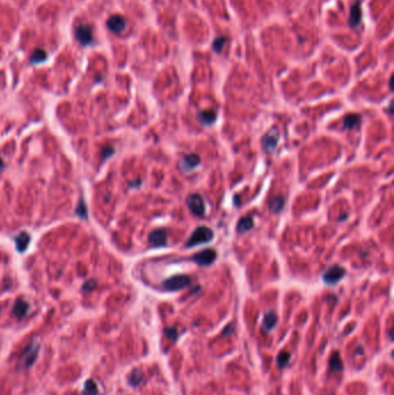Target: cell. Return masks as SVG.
<instances>
[{"mask_svg":"<svg viewBox=\"0 0 394 395\" xmlns=\"http://www.w3.org/2000/svg\"><path fill=\"white\" fill-rule=\"evenodd\" d=\"M77 42L83 47H88L93 43V28L90 25H80L75 29Z\"/></svg>","mask_w":394,"mask_h":395,"instance_id":"obj_5","label":"cell"},{"mask_svg":"<svg viewBox=\"0 0 394 395\" xmlns=\"http://www.w3.org/2000/svg\"><path fill=\"white\" fill-rule=\"evenodd\" d=\"M164 334L168 339H170L171 341H176L178 339V333H177V329L175 327H169V328L164 329Z\"/></svg>","mask_w":394,"mask_h":395,"instance_id":"obj_26","label":"cell"},{"mask_svg":"<svg viewBox=\"0 0 394 395\" xmlns=\"http://www.w3.org/2000/svg\"><path fill=\"white\" fill-rule=\"evenodd\" d=\"M361 122V116L356 115V113H350V115H347L344 119V127L345 128H354L360 124Z\"/></svg>","mask_w":394,"mask_h":395,"instance_id":"obj_18","label":"cell"},{"mask_svg":"<svg viewBox=\"0 0 394 395\" xmlns=\"http://www.w3.org/2000/svg\"><path fill=\"white\" fill-rule=\"evenodd\" d=\"M289 359H290V354H289V352H287V351L280 352L279 356H277V365H279V367H280L281 369L286 368V365L288 364Z\"/></svg>","mask_w":394,"mask_h":395,"instance_id":"obj_25","label":"cell"},{"mask_svg":"<svg viewBox=\"0 0 394 395\" xmlns=\"http://www.w3.org/2000/svg\"><path fill=\"white\" fill-rule=\"evenodd\" d=\"M150 244L155 247H161L167 244V232L163 229H156L150 232L149 235Z\"/></svg>","mask_w":394,"mask_h":395,"instance_id":"obj_10","label":"cell"},{"mask_svg":"<svg viewBox=\"0 0 394 395\" xmlns=\"http://www.w3.org/2000/svg\"><path fill=\"white\" fill-rule=\"evenodd\" d=\"M95 286H96L95 281L89 280V281H87L85 284H83V289L87 290V291H90V290H93L94 288H95Z\"/></svg>","mask_w":394,"mask_h":395,"instance_id":"obj_29","label":"cell"},{"mask_svg":"<svg viewBox=\"0 0 394 395\" xmlns=\"http://www.w3.org/2000/svg\"><path fill=\"white\" fill-rule=\"evenodd\" d=\"M76 214L80 216L81 219H86L87 218V207H86V203L82 201L79 202V205H77V208H76Z\"/></svg>","mask_w":394,"mask_h":395,"instance_id":"obj_27","label":"cell"},{"mask_svg":"<svg viewBox=\"0 0 394 395\" xmlns=\"http://www.w3.org/2000/svg\"><path fill=\"white\" fill-rule=\"evenodd\" d=\"M329 367L333 371H341L342 368H344V365H342V361L340 358V355L338 354V352H335V354L332 356L331 361H329Z\"/></svg>","mask_w":394,"mask_h":395,"instance_id":"obj_23","label":"cell"},{"mask_svg":"<svg viewBox=\"0 0 394 395\" xmlns=\"http://www.w3.org/2000/svg\"><path fill=\"white\" fill-rule=\"evenodd\" d=\"M29 243H30V236L27 232L24 231L21 234L18 235V237L15 238V244H17V250L19 252H25L27 250Z\"/></svg>","mask_w":394,"mask_h":395,"instance_id":"obj_14","label":"cell"},{"mask_svg":"<svg viewBox=\"0 0 394 395\" xmlns=\"http://www.w3.org/2000/svg\"><path fill=\"white\" fill-rule=\"evenodd\" d=\"M187 207L196 216H203L206 213V206L200 194L193 193L187 198Z\"/></svg>","mask_w":394,"mask_h":395,"instance_id":"obj_3","label":"cell"},{"mask_svg":"<svg viewBox=\"0 0 394 395\" xmlns=\"http://www.w3.org/2000/svg\"><path fill=\"white\" fill-rule=\"evenodd\" d=\"M283 207H285V199H283V197H275L270 201V208L272 212L279 213L283 209Z\"/></svg>","mask_w":394,"mask_h":395,"instance_id":"obj_21","label":"cell"},{"mask_svg":"<svg viewBox=\"0 0 394 395\" xmlns=\"http://www.w3.org/2000/svg\"><path fill=\"white\" fill-rule=\"evenodd\" d=\"M253 228V220L252 218H243L240 220V222H238L237 224V231L240 232V234H243V232H246L248 230H251Z\"/></svg>","mask_w":394,"mask_h":395,"instance_id":"obj_20","label":"cell"},{"mask_svg":"<svg viewBox=\"0 0 394 395\" xmlns=\"http://www.w3.org/2000/svg\"><path fill=\"white\" fill-rule=\"evenodd\" d=\"M112 154H114V148H112V147H110V146H108V147L103 148V150H102V157H103V160H105L106 157L111 156Z\"/></svg>","mask_w":394,"mask_h":395,"instance_id":"obj_28","label":"cell"},{"mask_svg":"<svg viewBox=\"0 0 394 395\" xmlns=\"http://www.w3.org/2000/svg\"><path fill=\"white\" fill-rule=\"evenodd\" d=\"M232 333H234V325H229L223 329L222 335H231Z\"/></svg>","mask_w":394,"mask_h":395,"instance_id":"obj_30","label":"cell"},{"mask_svg":"<svg viewBox=\"0 0 394 395\" xmlns=\"http://www.w3.org/2000/svg\"><path fill=\"white\" fill-rule=\"evenodd\" d=\"M47 58H48V53L45 52L43 49L37 48V49H35V50L33 51V53H31L30 63L34 65L42 64L47 60Z\"/></svg>","mask_w":394,"mask_h":395,"instance_id":"obj_17","label":"cell"},{"mask_svg":"<svg viewBox=\"0 0 394 395\" xmlns=\"http://www.w3.org/2000/svg\"><path fill=\"white\" fill-rule=\"evenodd\" d=\"M199 164H200V158L198 155L196 154L186 155V156L183 157L182 162H180V167H182V169L185 171V173H189V171L196 169Z\"/></svg>","mask_w":394,"mask_h":395,"instance_id":"obj_11","label":"cell"},{"mask_svg":"<svg viewBox=\"0 0 394 395\" xmlns=\"http://www.w3.org/2000/svg\"><path fill=\"white\" fill-rule=\"evenodd\" d=\"M345 275V268L339 266V265H334L333 267H331L329 270L326 271L324 276H322V280H324V282L326 284H328V286H334V284H337L339 281L342 280V277H344Z\"/></svg>","mask_w":394,"mask_h":395,"instance_id":"obj_4","label":"cell"},{"mask_svg":"<svg viewBox=\"0 0 394 395\" xmlns=\"http://www.w3.org/2000/svg\"><path fill=\"white\" fill-rule=\"evenodd\" d=\"M4 167V163H2V160H1V157H0V169H1V168Z\"/></svg>","mask_w":394,"mask_h":395,"instance_id":"obj_31","label":"cell"},{"mask_svg":"<svg viewBox=\"0 0 394 395\" xmlns=\"http://www.w3.org/2000/svg\"><path fill=\"white\" fill-rule=\"evenodd\" d=\"M277 322V317L274 312H267L266 315L264 317V320H263V327L265 329V332L266 333H270L272 329L275 327Z\"/></svg>","mask_w":394,"mask_h":395,"instance_id":"obj_13","label":"cell"},{"mask_svg":"<svg viewBox=\"0 0 394 395\" xmlns=\"http://www.w3.org/2000/svg\"><path fill=\"white\" fill-rule=\"evenodd\" d=\"M362 21V7L361 0H357L355 4L351 6L350 9V18H349V25L351 28H356Z\"/></svg>","mask_w":394,"mask_h":395,"instance_id":"obj_12","label":"cell"},{"mask_svg":"<svg viewBox=\"0 0 394 395\" xmlns=\"http://www.w3.org/2000/svg\"><path fill=\"white\" fill-rule=\"evenodd\" d=\"M216 121V113L213 110H205L199 113V122L202 125H212Z\"/></svg>","mask_w":394,"mask_h":395,"instance_id":"obj_16","label":"cell"},{"mask_svg":"<svg viewBox=\"0 0 394 395\" xmlns=\"http://www.w3.org/2000/svg\"><path fill=\"white\" fill-rule=\"evenodd\" d=\"M280 141V133L276 128H272L264 135L263 138V147L266 151H273L277 147V144Z\"/></svg>","mask_w":394,"mask_h":395,"instance_id":"obj_6","label":"cell"},{"mask_svg":"<svg viewBox=\"0 0 394 395\" xmlns=\"http://www.w3.org/2000/svg\"><path fill=\"white\" fill-rule=\"evenodd\" d=\"M98 388L96 383L92 379L87 380L85 383V386H83L82 395H98Z\"/></svg>","mask_w":394,"mask_h":395,"instance_id":"obj_22","label":"cell"},{"mask_svg":"<svg viewBox=\"0 0 394 395\" xmlns=\"http://www.w3.org/2000/svg\"><path fill=\"white\" fill-rule=\"evenodd\" d=\"M143 380H144V372L141 369H134V370L131 372L130 377H128V381H130V384L133 387L140 385L143 383Z\"/></svg>","mask_w":394,"mask_h":395,"instance_id":"obj_19","label":"cell"},{"mask_svg":"<svg viewBox=\"0 0 394 395\" xmlns=\"http://www.w3.org/2000/svg\"><path fill=\"white\" fill-rule=\"evenodd\" d=\"M190 283H191V280L187 275H175V276L167 278L163 282V287L168 291H178L189 287Z\"/></svg>","mask_w":394,"mask_h":395,"instance_id":"obj_2","label":"cell"},{"mask_svg":"<svg viewBox=\"0 0 394 395\" xmlns=\"http://www.w3.org/2000/svg\"><path fill=\"white\" fill-rule=\"evenodd\" d=\"M213 231L207 226H199L197 228L189 241L186 242V247H195V246L205 244V243H209L213 239Z\"/></svg>","mask_w":394,"mask_h":395,"instance_id":"obj_1","label":"cell"},{"mask_svg":"<svg viewBox=\"0 0 394 395\" xmlns=\"http://www.w3.org/2000/svg\"><path fill=\"white\" fill-rule=\"evenodd\" d=\"M215 259H216V252L215 250H212V248L203 250L192 257V260L200 265V266H208V265H211L215 261Z\"/></svg>","mask_w":394,"mask_h":395,"instance_id":"obj_7","label":"cell"},{"mask_svg":"<svg viewBox=\"0 0 394 395\" xmlns=\"http://www.w3.org/2000/svg\"><path fill=\"white\" fill-rule=\"evenodd\" d=\"M106 27H108L110 31L115 32V34H121V32L125 30L126 21L122 15L115 14L110 16L108 19V21H106Z\"/></svg>","mask_w":394,"mask_h":395,"instance_id":"obj_8","label":"cell"},{"mask_svg":"<svg viewBox=\"0 0 394 395\" xmlns=\"http://www.w3.org/2000/svg\"><path fill=\"white\" fill-rule=\"evenodd\" d=\"M225 42H227V37H224V36L218 37L214 42H213V50H214L216 53H221V51H222V49H223V47H224Z\"/></svg>","mask_w":394,"mask_h":395,"instance_id":"obj_24","label":"cell"},{"mask_svg":"<svg viewBox=\"0 0 394 395\" xmlns=\"http://www.w3.org/2000/svg\"><path fill=\"white\" fill-rule=\"evenodd\" d=\"M38 349H40V346H38L37 343H31V345L24 351V354L21 356V362L25 368L30 367V365H33L34 362L36 361Z\"/></svg>","mask_w":394,"mask_h":395,"instance_id":"obj_9","label":"cell"},{"mask_svg":"<svg viewBox=\"0 0 394 395\" xmlns=\"http://www.w3.org/2000/svg\"><path fill=\"white\" fill-rule=\"evenodd\" d=\"M28 303L24 299H18L14 304V307H13V315L18 318H24L28 311Z\"/></svg>","mask_w":394,"mask_h":395,"instance_id":"obj_15","label":"cell"}]
</instances>
